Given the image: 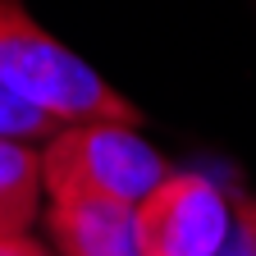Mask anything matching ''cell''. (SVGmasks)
Instances as JSON below:
<instances>
[{"instance_id": "ba28073f", "label": "cell", "mask_w": 256, "mask_h": 256, "mask_svg": "<svg viewBox=\"0 0 256 256\" xmlns=\"http://www.w3.org/2000/svg\"><path fill=\"white\" fill-rule=\"evenodd\" d=\"M220 256H256V234L242 224V215H238V234L229 238V247H224Z\"/></svg>"}, {"instance_id": "6da1fadb", "label": "cell", "mask_w": 256, "mask_h": 256, "mask_svg": "<svg viewBox=\"0 0 256 256\" xmlns=\"http://www.w3.org/2000/svg\"><path fill=\"white\" fill-rule=\"evenodd\" d=\"M0 87L46 110L64 128L92 119H114V124L142 119V110L119 87H110L78 50L50 37L28 14L23 0H0Z\"/></svg>"}, {"instance_id": "7a4b0ae2", "label": "cell", "mask_w": 256, "mask_h": 256, "mask_svg": "<svg viewBox=\"0 0 256 256\" xmlns=\"http://www.w3.org/2000/svg\"><path fill=\"white\" fill-rule=\"evenodd\" d=\"M46 165V197L64 192H87V197H110L138 206L146 192L160 188L170 174V160L160 156L138 124H114V119H92L55 133L42 146Z\"/></svg>"}, {"instance_id": "9c48e42d", "label": "cell", "mask_w": 256, "mask_h": 256, "mask_svg": "<svg viewBox=\"0 0 256 256\" xmlns=\"http://www.w3.org/2000/svg\"><path fill=\"white\" fill-rule=\"evenodd\" d=\"M238 197V215H242V224L256 234V197H247V192H234Z\"/></svg>"}, {"instance_id": "3957f363", "label": "cell", "mask_w": 256, "mask_h": 256, "mask_svg": "<svg viewBox=\"0 0 256 256\" xmlns=\"http://www.w3.org/2000/svg\"><path fill=\"white\" fill-rule=\"evenodd\" d=\"M238 234V197L202 170H170L138 202V256H220Z\"/></svg>"}, {"instance_id": "5b68a950", "label": "cell", "mask_w": 256, "mask_h": 256, "mask_svg": "<svg viewBox=\"0 0 256 256\" xmlns=\"http://www.w3.org/2000/svg\"><path fill=\"white\" fill-rule=\"evenodd\" d=\"M46 206V165L42 146L0 138V238L28 234Z\"/></svg>"}, {"instance_id": "8992f818", "label": "cell", "mask_w": 256, "mask_h": 256, "mask_svg": "<svg viewBox=\"0 0 256 256\" xmlns=\"http://www.w3.org/2000/svg\"><path fill=\"white\" fill-rule=\"evenodd\" d=\"M55 133H64L60 119H50V114L37 110V106H28L23 96H14L10 87H0V138L28 142V146H46Z\"/></svg>"}, {"instance_id": "52a82bcc", "label": "cell", "mask_w": 256, "mask_h": 256, "mask_svg": "<svg viewBox=\"0 0 256 256\" xmlns=\"http://www.w3.org/2000/svg\"><path fill=\"white\" fill-rule=\"evenodd\" d=\"M0 256H55V252L32 234H10V238H0Z\"/></svg>"}, {"instance_id": "277c9868", "label": "cell", "mask_w": 256, "mask_h": 256, "mask_svg": "<svg viewBox=\"0 0 256 256\" xmlns=\"http://www.w3.org/2000/svg\"><path fill=\"white\" fill-rule=\"evenodd\" d=\"M46 234L55 256H138V206L87 192L46 197Z\"/></svg>"}]
</instances>
